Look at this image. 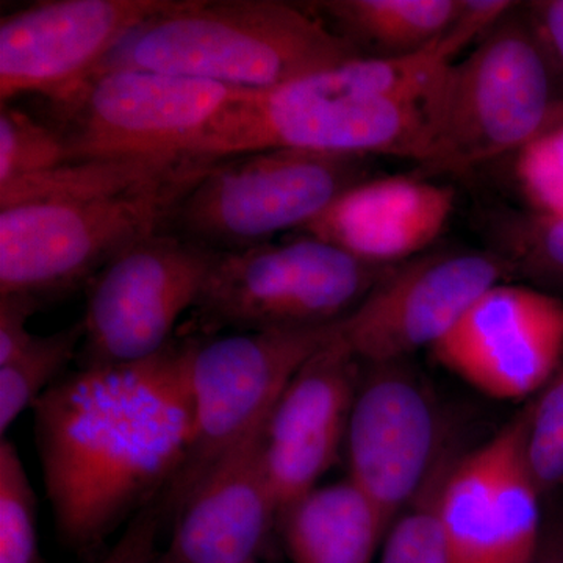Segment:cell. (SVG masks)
Listing matches in <instances>:
<instances>
[{
    "label": "cell",
    "mask_w": 563,
    "mask_h": 563,
    "mask_svg": "<svg viewBox=\"0 0 563 563\" xmlns=\"http://www.w3.org/2000/svg\"><path fill=\"white\" fill-rule=\"evenodd\" d=\"M388 268L313 235L217 252L195 309L213 331L324 328L354 312Z\"/></svg>",
    "instance_id": "obj_7"
},
{
    "label": "cell",
    "mask_w": 563,
    "mask_h": 563,
    "mask_svg": "<svg viewBox=\"0 0 563 563\" xmlns=\"http://www.w3.org/2000/svg\"><path fill=\"white\" fill-rule=\"evenodd\" d=\"M517 9V7H515ZM515 9L444 70L428 103V176L461 174L550 131L554 80Z\"/></svg>",
    "instance_id": "obj_5"
},
{
    "label": "cell",
    "mask_w": 563,
    "mask_h": 563,
    "mask_svg": "<svg viewBox=\"0 0 563 563\" xmlns=\"http://www.w3.org/2000/svg\"><path fill=\"white\" fill-rule=\"evenodd\" d=\"M517 177L533 211L563 214V122L518 152Z\"/></svg>",
    "instance_id": "obj_28"
},
{
    "label": "cell",
    "mask_w": 563,
    "mask_h": 563,
    "mask_svg": "<svg viewBox=\"0 0 563 563\" xmlns=\"http://www.w3.org/2000/svg\"><path fill=\"white\" fill-rule=\"evenodd\" d=\"M455 191L421 177L366 179L302 229L374 266L424 254L453 217Z\"/></svg>",
    "instance_id": "obj_17"
},
{
    "label": "cell",
    "mask_w": 563,
    "mask_h": 563,
    "mask_svg": "<svg viewBox=\"0 0 563 563\" xmlns=\"http://www.w3.org/2000/svg\"><path fill=\"white\" fill-rule=\"evenodd\" d=\"M0 563H43L35 490L7 439L0 442Z\"/></svg>",
    "instance_id": "obj_24"
},
{
    "label": "cell",
    "mask_w": 563,
    "mask_h": 563,
    "mask_svg": "<svg viewBox=\"0 0 563 563\" xmlns=\"http://www.w3.org/2000/svg\"><path fill=\"white\" fill-rule=\"evenodd\" d=\"M431 351L448 372L493 399H533L563 361V298L501 282Z\"/></svg>",
    "instance_id": "obj_14"
},
{
    "label": "cell",
    "mask_w": 563,
    "mask_h": 563,
    "mask_svg": "<svg viewBox=\"0 0 563 563\" xmlns=\"http://www.w3.org/2000/svg\"><path fill=\"white\" fill-rule=\"evenodd\" d=\"M336 324L287 331L239 332L192 339L190 385L195 439L190 454L161 499L174 517L218 459L261 428L303 363L331 340Z\"/></svg>",
    "instance_id": "obj_8"
},
{
    "label": "cell",
    "mask_w": 563,
    "mask_h": 563,
    "mask_svg": "<svg viewBox=\"0 0 563 563\" xmlns=\"http://www.w3.org/2000/svg\"><path fill=\"white\" fill-rule=\"evenodd\" d=\"M507 280L509 265L492 250L424 252L390 266L336 332L365 365L407 361L432 350L477 298Z\"/></svg>",
    "instance_id": "obj_11"
},
{
    "label": "cell",
    "mask_w": 563,
    "mask_h": 563,
    "mask_svg": "<svg viewBox=\"0 0 563 563\" xmlns=\"http://www.w3.org/2000/svg\"><path fill=\"white\" fill-rule=\"evenodd\" d=\"M362 52L314 14L280 0H179L125 36L98 73L146 69L268 90Z\"/></svg>",
    "instance_id": "obj_3"
},
{
    "label": "cell",
    "mask_w": 563,
    "mask_h": 563,
    "mask_svg": "<svg viewBox=\"0 0 563 563\" xmlns=\"http://www.w3.org/2000/svg\"><path fill=\"white\" fill-rule=\"evenodd\" d=\"M239 91L155 70H103L54 103L60 114L57 131L68 163L191 155Z\"/></svg>",
    "instance_id": "obj_9"
},
{
    "label": "cell",
    "mask_w": 563,
    "mask_h": 563,
    "mask_svg": "<svg viewBox=\"0 0 563 563\" xmlns=\"http://www.w3.org/2000/svg\"><path fill=\"white\" fill-rule=\"evenodd\" d=\"M265 422L195 485L173 517L172 539L158 563L262 561L280 514L263 462Z\"/></svg>",
    "instance_id": "obj_16"
},
{
    "label": "cell",
    "mask_w": 563,
    "mask_h": 563,
    "mask_svg": "<svg viewBox=\"0 0 563 563\" xmlns=\"http://www.w3.org/2000/svg\"><path fill=\"white\" fill-rule=\"evenodd\" d=\"M369 157L268 150L210 163L180 196L165 232L213 252H239L302 229L368 179Z\"/></svg>",
    "instance_id": "obj_6"
},
{
    "label": "cell",
    "mask_w": 563,
    "mask_h": 563,
    "mask_svg": "<svg viewBox=\"0 0 563 563\" xmlns=\"http://www.w3.org/2000/svg\"><path fill=\"white\" fill-rule=\"evenodd\" d=\"M69 162L68 147L57 129L2 103L0 109V184Z\"/></svg>",
    "instance_id": "obj_26"
},
{
    "label": "cell",
    "mask_w": 563,
    "mask_h": 563,
    "mask_svg": "<svg viewBox=\"0 0 563 563\" xmlns=\"http://www.w3.org/2000/svg\"><path fill=\"white\" fill-rule=\"evenodd\" d=\"M450 455L433 470L420 495L388 529L379 563H446L439 503Z\"/></svg>",
    "instance_id": "obj_25"
},
{
    "label": "cell",
    "mask_w": 563,
    "mask_h": 563,
    "mask_svg": "<svg viewBox=\"0 0 563 563\" xmlns=\"http://www.w3.org/2000/svg\"><path fill=\"white\" fill-rule=\"evenodd\" d=\"M347 422L351 481L390 529L444 453L431 393L406 361L368 365Z\"/></svg>",
    "instance_id": "obj_12"
},
{
    "label": "cell",
    "mask_w": 563,
    "mask_h": 563,
    "mask_svg": "<svg viewBox=\"0 0 563 563\" xmlns=\"http://www.w3.org/2000/svg\"><path fill=\"white\" fill-rule=\"evenodd\" d=\"M213 162L196 157L124 191L0 209V295L43 301L92 280L121 252L165 231L180 196Z\"/></svg>",
    "instance_id": "obj_4"
},
{
    "label": "cell",
    "mask_w": 563,
    "mask_h": 563,
    "mask_svg": "<svg viewBox=\"0 0 563 563\" xmlns=\"http://www.w3.org/2000/svg\"><path fill=\"white\" fill-rule=\"evenodd\" d=\"M192 155L179 157L106 158L70 162L57 168L16 177L0 184V209L49 199L80 198L129 190L168 176Z\"/></svg>",
    "instance_id": "obj_21"
},
{
    "label": "cell",
    "mask_w": 563,
    "mask_h": 563,
    "mask_svg": "<svg viewBox=\"0 0 563 563\" xmlns=\"http://www.w3.org/2000/svg\"><path fill=\"white\" fill-rule=\"evenodd\" d=\"M439 515L446 563H509L496 526L488 442L451 463Z\"/></svg>",
    "instance_id": "obj_20"
},
{
    "label": "cell",
    "mask_w": 563,
    "mask_h": 563,
    "mask_svg": "<svg viewBox=\"0 0 563 563\" xmlns=\"http://www.w3.org/2000/svg\"><path fill=\"white\" fill-rule=\"evenodd\" d=\"M492 251L501 255L514 279L544 291H563V214L504 213L493 218Z\"/></svg>",
    "instance_id": "obj_23"
},
{
    "label": "cell",
    "mask_w": 563,
    "mask_h": 563,
    "mask_svg": "<svg viewBox=\"0 0 563 563\" xmlns=\"http://www.w3.org/2000/svg\"><path fill=\"white\" fill-rule=\"evenodd\" d=\"M165 515L161 501L152 504L125 526L118 542L99 563H158V547Z\"/></svg>",
    "instance_id": "obj_29"
},
{
    "label": "cell",
    "mask_w": 563,
    "mask_h": 563,
    "mask_svg": "<svg viewBox=\"0 0 563 563\" xmlns=\"http://www.w3.org/2000/svg\"><path fill=\"white\" fill-rule=\"evenodd\" d=\"M387 532L383 517L347 477L288 504L277 520L292 563H373Z\"/></svg>",
    "instance_id": "obj_18"
},
{
    "label": "cell",
    "mask_w": 563,
    "mask_h": 563,
    "mask_svg": "<svg viewBox=\"0 0 563 563\" xmlns=\"http://www.w3.org/2000/svg\"><path fill=\"white\" fill-rule=\"evenodd\" d=\"M532 563H563V526L553 531H543L539 553Z\"/></svg>",
    "instance_id": "obj_32"
},
{
    "label": "cell",
    "mask_w": 563,
    "mask_h": 563,
    "mask_svg": "<svg viewBox=\"0 0 563 563\" xmlns=\"http://www.w3.org/2000/svg\"><path fill=\"white\" fill-rule=\"evenodd\" d=\"M217 252L157 232L96 274L88 288L80 368L144 361L173 342L195 309Z\"/></svg>",
    "instance_id": "obj_10"
},
{
    "label": "cell",
    "mask_w": 563,
    "mask_h": 563,
    "mask_svg": "<svg viewBox=\"0 0 563 563\" xmlns=\"http://www.w3.org/2000/svg\"><path fill=\"white\" fill-rule=\"evenodd\" d=\"M174 0H46L0 22V99L57 103L91 79L111 52Z\"/></svg>",
    "instance_id": "obj_13"
},
{
    "label": "cell",
    "mask_w": 563,
    "mask_h": 563,
    "mask_svg": "<svg viewBox=\"0 0 563 563\" xmlns=\"http://www.w3.org/2000/svg\"><path fill=\"white\" fill-rule=\"evenodd\" d=\"M192 339L144 361L80 368L33 406L44 487L62 543L96 558L161 501L190 454Z\"/></svg>",
    "instance_id": "obj_1"
},
{
    "label": "cell",
    "mask_w": 563,
    "mask_h": 563,
    "mask_svg": "<svg viewBox=\"0 0 563 563\" xmlns=\"http://www.w3.org/2000/svg\"><path fill=\"white\" fill-rule=\"evenodd\" d=\"M523 16L553 80H563V0L531 2Z\"/></svg>",
    "instance_id": "obj_30"
},
{
    "label": "cell",
    "mask_w": 563,
    "mask_h": 563,
    "mask_svg": "<svg viewBox=\"0 0 563 563\" xmlns=\"http://www.w3.org/2000/svg\"><path fill=\"white\" fill-rule=\"evenodd\" d=\"M361 365L335 329L274 404L263 428V462L280 510L320 487L339 461Z\"/></svg>",
    "instance_id": "obj_15"
},
{
    "label": "cell",
    "mask_w": 563,
    "mask_h": 563,
    "mask_svg": "<svg viewBox=\"0 0 563 563\" xmlns=\"http://www.w3.org/2000/svg\"><path fill=\"white\" fill-rule=\"evenodd\" d=\"M453 63L437 40L402 57H358L268 90H240L190 154L268 150L396 157L428 155V99Z\"/></svg>",
    "instance_id": "obj_2"
},
{
    "label": "cell",
    "mask_w": 563,
    "mask_h": 563,
    "mask_svg": "<svg viewBox=\"0 0 563 563\" xmlns=\"http://www.w3.org/2000/svg\"><path fill=\"white\" fill-rule=\"evenodd\" d=\"M41 302L24 292L0 295V365L11 361L33 339L27 321L40 309Z\"/></svg>",
    "instance_id": "obj_31"
},
{
    "label": "cell",
    "mask_w": 563,
    "mask_h": 563,
    "mask_svg": "<svg viewBox=\"0 0 563 563\" xmlns=\"http://www.w3.org/2000/svg\"><path fill=\"white\" fill-rule=\"evenodd\" d=\"M251 563H263L262 561H255V562H251Z\"/></svg>",
    "instance_id": "obj_33"
},
{
    "label": "cell",
    "mask_w": 563,
    "mask_h": 563,
    "mask_svg": "<svg viewBox=\"0 0 563 563\" xmlns=\"http://www.w3.org/2000/svg\"><path fill=\"white\" fill-rule=\"evenodd\" d=\"M336 31L373 57H402L431 46L453 24L459 0H329L320 2Z\"/></svg>",
    "instance_id": "obj_19"
},
{
    "label": "cell",
    "mask_w": 563,
    "mask_h": 563,
    "mask_svg": "<svg viewBox=\"0 0 563 563\" xmlns=\"http://www.w3.org/2000/svg\"><path fill=\"white\" fill-rule=\"evenodd\" d=\"M526 453L543 496L563 484V361L526 407Z\"/></svg>",
    "instance_id": "obj_27"
},
{
    "label": "cell",
    "mask_w": 563,
    "mask_h": 563,
    "mask_svg": "<svg viewBox=\"0 0 563 563\" xmlns=\"http://www.w3.org/2000/svg\"><path fill=\"white\" fill-rule=\"evenodd\" d=\"M84 343V324L51 333L33 335L31 342L11 361L0 365V432L2 439L25 409L60 380L73 358L79 357Z\"/></svg>",
    "instance_id": "obj_22"
}]
</instances>
